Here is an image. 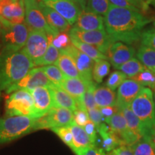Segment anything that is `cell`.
Here are the masks:
<instances>
[{"instance_id": "1", "label": "cell", "mask_w": 155, "mask_h": 155, "mask_svg": "<svg viewBox=\"0 0 155 155\" xmlns=\"http://www.w3.org/2000/svg\"><path fill=\"white\" fill-rule=\"evenodd\" d=\"M104 19V28L112 42L127 45L141 40L144 28L152 22L140 12L111 5Z\"/></svg>"}, {"instance_id": "2", "label": "cell", "mask_w": 155, "mask_h": 155, "mask_svg": "<svg viewBox=\"0 0 155 155\" xmlns=\"http://www.w3.org/2000/svg\"><path fill=\"white\" fill-rule=\"evenodd\" d=\"M35 67L24 50L0 54V90L6 91L18 82Z\"/></svg>"}, {"instance_id": "3", "label": "cell", "mask_w": 155, "mask_h": 155, "mask_svg": "<svg viewBox=\"0 0 155 155\" xmlns=\"http://www.w3.org/2000/svg\"><path fill=\"white\" fill-rule=\"evenodd\" d=\"M35 118L5 116L0 119V144L9 142L34 130Z\"/></svg>"}, {"instance_id": "4", "label": "cell", "mask_w": 155, "mask_h": 155, "mask_svg": "<svg viewBox=\"0 0 155 155\" xmlns=\"http://www.w3.org/2000/svg\"><path fill=\"white\" fill-rule=\"evenodd\" d=\"M131 109L138 117L143 128V134L155 124V107L152 91L142 87L130 104Z\"/></svg>"}, {"instance_id": "5", "label": "cell", "mask_w": 155, "mask_h": 155, "mask_svg": "<svg viewBox=\"0 0 155 155\" xmlns=\"http://www.w3.org/2000/svg\"><path fill=\"white\" fill-rule=\"evenodd\" d=\"M29 32L28 25L25 22L5 25L0 35L2 46V52L17 51L23 49L28 40Z\"/></svg>"}, {"instance_id": "6", "label": "cell", "mask_w": 155, "mask_h": 155, "mask_svg": "<svg viewBox=\"0 0 155 155\" xmlns=\"http://www.w3.org/2000/svg\"><path fill=\"white\" fill-rule=\"evenodd\" d=\"M5 107L6 116L33 117L34 101L29 91L22 89L13 92L6 101Z\"/></svg>"}, {"instance_id": "7", "label": "cell", "mask_w": 155, "mask_h": 155, "mask_svg": "<svg viewBox=\"0 0 155 155\" xmlns=\"http://www.w3.org/2000/svg\"><path fill=\"white\" fill-rule=\"evenodd\" d=\"M74 124L73 112L65 108L53 106L47 114L36 119L34 131L56 127H70Z\"/></svg>"}, {"instance_id": "8", "label": "cell", "mask_w": 155, "mask_h": 155, "mask_svg": "<svg viewBox=\"0 0 155 155\" xmlns=\"http://www.w3.org/2000/svg\"><path fill=\"white\" fill-rule=\"evenodd\" d=\"M25 7V19L30 30H38L45 32L48 36H55L58 34L50 28L42 14L39 0H23Z\"/></svg>"}, {"instance_id": "9", "label": "cell", "mask_w": 155, "mask_h": 155, "mask_svg": "<svg viewBox=\"0 0 155 155\" xmlns=\"http://www.w3.org/2000/svg\"><path fill=\"white\" fill-rule=\"evenodd\" d=\"M69 35L85 43L91 45L106 55L109 46L113 43L105 30L85 31L73 28L69 31Z\"/></svg>"}, {"instance_id": "10", "label": "cell", "mask_w": 155, "mask_h": 155, "mask_svg": "<svg viewBox=\"0 0 155 155\" xmlns=\"http://www.w3.org/2000/svg\"><path fill=\"white\" fill-rule=\"evenodd\" d=\"M49 44V39L45 32L30 30L23 50L28 54L34 64H35L45 55Z\"/></svg>"}, {"instance_id": "11", "label": "cell", "mask_w": 155, "mask_h": 155, "mask_svg": "<svg viewBox=\"0 0 155 155\" xmlns=\"http://www.w3.org/2000/svg\"><path fill=\"white\" fill-rule=\"evenodd\" d=\"M53 85V83L49 80L45 73L42 71L41 68H36L30 70L28 74L20 81L7 88L6 90V93L11 94L22 89L31 91L38 87H50Z\"/></svg>"}, {"instance_id": "12", "label": "cell", "mask_w": 155, "mask_h": 155, "mask_svg": "<svg viewBox=\"0 0 155 155\" xmlns=\"http://www.w3.org/2000/svg\"><path fill=\"white\" fill-rule=\"evenodd\" d=\"M0 19L4 26L24 22L23 0H0Z\"/></svg>"}, {"instance_id": "13", "label": "cell", "mask_w": 155, "mask_h": 155, "mask_svg": "<svg viewBox=\"0 0 155 155\" xmlns=\"http://www.w3.org/2000/svg\"><path fill=\"white\" fill-rule=\"evenodd\" d=\"M60 51L65 52L73 58L83 81L87 83L92 82V71L95 63L94 60L79 50L72 44Z\"/></svg>"}, {"instance_id": "14", "label": "cell", "mask_w": 155, "mask_h": 155, "mask_svg": "<svg viewBox=\"0 0 155 155\" xmlns=\"http://www.w3.org/2000/svg\"><path fill=\"white\" fill-rule=\"evenodd\" d=\"M30 92L33 98V117L35 119L44 116L54 106L53 95L50 87H38Z\"/></svg>"}, {"instance_id": "15", "label": "cell", "mask_w": 155, "mask_h": 155, "mask_svg": "<svg viewBox=\"0 0 155 155\" xmlns=\"http://www.w3.org/2000/svg\"><path fill=\"white\" fill-rule=\"evenodd\" d=\"M46 5L59 13L71 25L76 22L82 8L75 0L43 1Z\"/></svg>"}, {"instance_id": "16", "label": "cell", "mask_w": 155, "mask_h": 155, "mask_svg": "<svg viewBox=\"0 0 155 155\" xmlns=\"http://www.w3.org/2000/svg\"><path fill=\"white\" fill-rule=\"evenodd\" d=\"M135 55L134 48L121 42H113L109 46L106 54L110 63L116 69L122 64L132 59Z\"/></svg>"}, {"instance_id": "17", "label": "cell", "mask_w": 155, "mask_h": 155, "mask_svg": "<svg viewBox=\"0 0 155 155\" xmlns=\"http://www.w3.org/2000/svg\"><path fill=\"white\" fill-rule=\"evenodd\" d=\"M142 86L132 78L126 79L118 88L116 106L118 108L130 106L131 102L140 92Z\"/></svg>"}, {"instance_id": "18", "label": "cell", "mask_w": 155, "mask_h": 155, "mask_svg": "<svg viewBox=\"0 0 155 155\" xmlns=\"http://www.w3.org/2000/svg\"><path fill=\"white\" fill-rule=\"evenodd\" d=\"M105 122L108 124L114 132L119 137L121 141V146L127 145V146L132 147L136 144L134 139L129 133L127 128V121L121 111H118Z\"/></svg>"}, {"instance_id": "19", "label": "cell", "mask_w": 155, "mask_h": 155, "mask_svg": "<svg viewBox=\"0 0 155 155\" xmlns=\"http://www.w3.org/2000/svg\"><path fill=\"white\" fill-rule=\"evenodd\" d=\"M73 28L85 31L105 30L104 19L101 15L84 9L81 11Z\"/></svg>"}, {"instance_id": "20", "label": "cell", "mask_w": 155, "mask_h": 155, "mask_svg": "<svg viewBox=\"0 0 155 155\" xmlns=\"http://www.w3.org/2000/svg\"><path fill=\"white\" fill-rule=\"evenodd\" d=\"M39 5L48 24L53 30L58 33L69 30L71 25L59 13L46 5L42 0H39Z\"/></svg>"}, {"instance_id": "21", "label": "cell", "mask_w": 155, "mask_h": 155, "mask_svg": "<svg viewBox=\"0 0 155 155\" xmlns=\"http://www.w3.org/2000/svg\"><path fill=\"white\" fill-rule=\"evenodd\" d=\"M73 134V147L71 150L76 155H83L89 147L95 145L82 127L73 124L70 126Z\"/></svg>"}, {"instance_id": "22", "label": "cell", "mask_w": 155, "mask_h": 155, "mask_svg": "<svg viewBox=\"0 0 155 155\" xmlns=\"http://www.w3.org/2000/svg\"><path fill=\"white\" fill-rule=\"evenodd\" d=\"M119 111L121 112L127 121V128L131 137L136 143L143 138V128L141 121L131 109L130 106H126L119 108Z\"/></svg>"}, {"instance_id": "23", "label": "cell", "mask_w": 155, "mask_h": 155, "mask_svg": "<svg viewBox=\"0 0 155 155\" xmlns=\"http://www.w3.org/2000/svg\"><path fill=\"white\" fill-rule=\"evenodd\" d=\"M50 88L51 89L53 104L55 107L68 108L73 112L77 109L76 101L68 93L55 84L50 86Z\"/></svg>"}, {"instance_id": "24", "label": "cell", "mask_w": 155, "mask_h": 155, "mask_svg": "<svg viewBox=\"0 0 155 155\" xmlns=\"http://www.w3.org/2000/svg\"><path fill=\"white\" fill-rule=\"evenodd\" d=\"M97 131L101 137V140L100 141L101 144V148L106 152L108 153L111 152L116 147L121 146L119 138L109 126L102 123L100 127L97 129Z\"/></svg>"}, {"instance_id": "25", "label": "cell", "mask_w": 155, "mask_h": 155, "mask_svg": "<svg viewBox=\"0 0 155 155\" xmlns=\"http://www.w3.org/2000/svg\"><path fill=\"white\" fill-rule=\"evenodd\" d=\"M89 83L91 82L87 83L82 78H65L58 86L68 93L75 98V101H77L80 99L86 91Z\"/></svg>"}, {"instance_id": "26", "label": "cell", "mask_w": 155, "mask_h": 155, "mask_svg": "<svg viewBox=\"0 0 155 155\" xmlns=\"http://www.w3.org/2000/svg\"><path fill=\"white\" fill-rule=\"evenodd\" d=\"M55 65L59 68L66 78H82L73 58L65 52L61 51L59 58Z\"/></svg>"}, {"instance_id": "27", "label": "cell", "mask_w": 155, "mask_h": 155, "mask_svg": "<svg viewBox=\"0 0 155 155\" xmlns=\"http://www.w3.org/2000/svg\"><path fill=\"white\" fill-rule=\"evenodd\" d=\"M94 98L98 108L106 106H114L116 103V95L114 91L106 86L96 87Z\"/></svg>"}, {"instance_id": "28", "label": "cell", "mask_w": 155, "mask_h": 155, "mask_svg": "<svg viewBox=\"0 0 155 155\" xmlns=\"http://www.w3.org/2000/svg\"><path fill=\"white\" fill-rule=\"evenodd\" d=\"M70 38H71V37H70ZM71 44H72L73 46H75V48H78L79 50H81V52H83V53L86 54L87 55L89 56V57L94 60V61L101 59L108 60L107 56L104 55V53H102L101 52H100L96 47L91 45L85 43V42H81L80 40L73 38H71Z\"/></svg>"}, {"instance_id": "29", "label": "cell", "mask_w": 155, "mask_h": 155, "mask_svg": "<svg viewBox=\"0 0 155 155\" xmlns=\"http://www.w3.org/2000/svg\"><path fill=\"white\" fill-rule=\"evenodd\" d=\"M136 55L147 69L155 73V49L141 45Z\"/></svg>"}, {"instance_id": "30", "label": "cell", "mask_w": 155, "mask_h": 155, "mask_svg": "<svg viewBox=\"0 0 155 155\" xmlns=\"http://www.w3.org/2000/svg\"><path fill=\"white\" fill-rule=\"evenodd\" d=\"M53 37L48 36L50 44L48 46L47 51L45 52V55L42 56L40 60L35 64V66H45V65H49L55 64L59 58L61 51L55 48L53 44L51 43V40Z\"/></svg>"}, {"instance_id": "31", "label": "cell", "mask_w": 155, "mask_h": 155, "mask_svg": "<svg viewBox=\"0 0 155 155\" xmlns=\"http://www.w3.org/2000/svg\"><path fill=\"white\" fill-rule=\"evenodd\" d=\"M147 68L137 58H132L118 68V70L124 73L127 77L132 78L135 75L144 71Z\"/></svg>"}, {"instance_id": "32", "label": "cell", "mask_w": 155, "mask_h": 155, "mask_svg": "<svg viewBox=\"0 0 155 155\" xmlns=\"http://www.w3.org/2000/svg\"><path fill=\"white\" fill-rule=\"evenodd\" d=\"M111 63L107 60L101 59L95 61L92 71L93 79L96 83H101L103 79L109 73Z\"/></svg>"}, {"instance_id": "33", "label": "cell", "mask_w": 155, "mask_h": 155, "mask_svg": "<svg viewBox=\"0 0 155 155\" xmlns=\"http://www.w3.org/2000/svg\"><path fill=\"white\" fill-rule=\"evenodd\" d=\"M111 5L109 0H87L86 9L104 17Z\"/></svg>"}, {"instance_id": "34", "label": "cell", "mask_w": 155, "mask_h": 155, "mask_svg": "<svg viewBox=\"0 0 155 155\" xmlns=\"http://www.w3.org/2000/svg\"><path fill=\"white\" fill-rule=\"evenodd\" d=\"M40 68L49 80L56 86H59L62 81L66 78L59 68L55 65H45Z\"/></svg>"}, {"instance_id": "35", "label": "cell", "mask_w": 155, "mask_h": 155, "mask_svg": "<svg viewBox=\"0 0 155 155\" xmlns=\"http://www.w3.org/2000/svg\"><path fill=\"white\" fill-rule=\"evenodd\" d=\"M132 79L144 87L148 86L152 89L155 88V73L147 68L135 75Z\"/></svg>"}, {"instance_id": "36", "label": "cell", "mask_w": 155, "mask_h": 155, "mask_svg": "<svg viewBox=\"0 0 155 155\" xmlns=\"http://www.w3.org/2000/svg\"><path fill=\"white\" fill-rule=\"evenodd\" d=\"M134 155H155V147L142 138L133 145Z\"/></svg>"}, {"instance_id": "37", "label": "cell", "mask_w": 155, "mask_h": 155, "mask_svg": "<svg viewBox=\"0 0 155 155\" xmlns=\"http://www.w3.org/2000/svg\"><path fill=\"white\" fill-rule=\"evenodd\" d=\"M127 78L124 73L120 71H114L110 74L106 82V86L111 90L115 91L119 87L120 85Z\"/></svg>"}, {"instance_id": "38", "label": "cell", "mask_w": 155, "mask_h": 155, "mask_svg": "<svg viewBox=\"0 0 155 155\" xmlns=\"http://www.w3.org/2000/svg\"><path fill=\"white\" fill-rule=\"evenodd\" d=\"M51 43L58 50H62L65 49V48L68 47L70 45H71V40L69 33L68 34L67 32H59L55 36L53 37L51 40Z\"/></svg>"}, {"instance_id": "39", "label": "cell", "mask_w": 155, "mask_h": 155, "mask_svg": "<svg viewBox=\"0 0 155 155\" xmlns=\"http://www.w3.org/2000/svg\"><path fill=\"white\" fill-rule=\"evenodd\" d=\"M53 132H55L58 137L61 138L62 141L68 145L70 148L73 147V134L69 127H56L51 129Z\"/></svg>"}, {"instance_id": "40", "label": "cell", "mask_w": 155, "mask_h": 155, "mask_svg": "<svg viewBox=\"0 0 155 155\" xmlns=\"http://www.w3.org/2000/svg\"><path fill=\"white\" fill-rule=\"evenodd\" d=\"M140 40L141 45L155 49V29L150 28L144 30L141 34Z\"/></svg>"}, {"instance_id": "41", "label": "cell", "mask_w": 155, "mask_h": 155, "mask_svg": "<svg viewBox=\"0 0 155 155\" xmlns=\"http://www.w3.org/2000/svg\"><path fill=\"white\" fill-rule=\"evenodd\" d=\"M73 120L75 124L83 127L90 120L88 111L82 109H76L73 111Z\"/></svg>"}, {"instance_id": "42", "label": "cell", "mask_w": 155, "mask_h": 155, "mask_svg": "<svg viewBox=\"0 0 155 155\" xmlns=\"http://www.w3.org/2000/svg\"><path fill=\"white\" fill-rule=\"evenodd\" d=\"M88 114L89 116V119L94 124L96 127V129L100 127V125L102 123H104V121H105V119L103 116L102 114L101 113L99 108H96L88 110Z\"/></svg>"}, {"instance_id": "43", "label": "cell", "mask_w": 155, "mask_h": 155, "mask_svg": "<svg viewBox=\"0 0 155 155\" xmlns=\"http://www.w3.org/2000/svg\"><path fill=\"white\" fill-rule=\"evenodd\" d=\"M83 128L84 129L85 131H86L87 134H88L89 138L91 139V140L92 142L96 145V142L97 140V135H96L97 129L94 124L93 123L91 120H89L88 123H87Z\"/></svg>"}, {"instance_id": "44", "label": "cell", "mask_w": 155, "mask_h": 155, "mask_svg": "<svg viewBox=\"0 0 155 155\" xmlns=\"http://www.w3.org/2000/svg\"><path fill=\"white\" fill-rule=\"evenodd\" d=\"M107 155H134V149L131 146L122 145L108 152Z\"/></svg>"}, {"instance_id": "45", "label": "cell", "mask_w": 155, "mask_h": 155, "mask_svg": "<svg viewBox=\"0 0 155 155\" xmlns=\"http://www.w3.org/2000/svg\"><path fill=\"white\" fill-rule=\"evenodd\" d=\"M101 113L102 114L103 116L105 119V121L106 120L113 116L116 113L119 111V108L116 106H106V107L99 108Z\"/></svg>"}, {"instance_id": "46", "label": "cell", "mask_w": 155, "mask_h": 155, "mask_svg": "<svg viewBox=\"0 0 155 155\" xmlns=\"http://www.w3.org/2000/svg\"><path fill=\"white\" fill-rule=\"evenodd\" d=\"M109 2H111L112 5L116 6V7L129 9H131V10L140 12H141L140 10H139L138 9L136 8L135 7H134L132 5H131V4L129 3V2H127V0H109Z\"/></svg>"}, {"instance_id": "47", "label": "cell", "mask_w": 155, "mask_h": 155, "mask_svg": "<svg viewBox=\"0 0 155 155\" xmlns=\"http://www.w3.org/2000/svg\"><path fill=\"white\" fill-rule=\"evenodd\" d=\"M127 1L139 10H140L142 13L149 10V5L144 0H127Z\"/></svg>"}, {"instance_id": "48", "label": "cell", "mask_w": 155, "mask_h": 155, "mask_svg": "<svg viewBox=\"0 0 155 155\" xmlns=\"http://www.w3.org/2000/svg\"><path fill=\"white\" fill-rule=\"evenodd\" d=\"M143 138L146 139L155 147V124L144 131Z\"/></svg>"}, {"instance_id": "49", "label": "cell", "mask_w": 155, "mask_h": 155, "mask_svg": "<svg viewBox=\"0 0 155 155\" xmlns=\"http://www.w3.org/2000/svg\"><path fill=\"white\" fill-rule=\"evenodd\" d=\"M83 155H107V154L102 148L98 147L96 145H94L87 149Z\"/></svg>"}, {"instance_id": "50", "label": "cell", "mask_w": 155, "mask_h": 155, "mask_svg": "<svg viewBox=\"0 0 155 155\" xmlns=\"http://www.w3.org/2000/svg\"><path fill=\"white\" fill-rule=\"evenodd\" d=\"M75 1L81 6V7L82 8V10L83 9H86L87 0H75Z\"/></svg>"}, {"instance_id": "51", "label": "cell", "mask_w": 155, "mask_h": 155, "mask_svg": "<svg viewBox=\"0 0 155 155\" xmlns=\"http://www.w3.org/2000/svg\"><path fill=\"white\" fill-rule=\"evenodd\" d=\"M148 4V5H150V4H151V5H153L155 6V0H144Z\"/></svg>"}, {"instance_id": "52", "label": "cell", "mask_w": 155, "mask_h": 155, "mask_svg": "<svg viewBox=\"0 0 155 155\" xmlns=\"http://www.w3.org/2000/svg\"><path fill=\"white\" fill-rule=\"evenodd\" d=\"M3 28H4V25H3L2 22L1 21V19H0V35H1L2 32Z\"/></svg>"}, {"instance_id": "53", "label": "cell", "mask_w": 155, "mask_h": 155, "mask_svg": "<svg viewBox=\"0 0 155 155\" xmlns=\"http://www.w3.org/2000/svg\"><path fill=\"white\" fill-rule=\"evenodd\" d=\"M42 1H53V0H42Z\"/></svg>"}, {"instance_id": "54", "label": "cell", "mask_w": 155, "mask_h": 155, "mask_svg": "<svg viewBox=\"0 0 155 155\" xmlns=\"http://www.w3.org/2000/svg\"><path fill=\"white\" fill-rule=\"evenodd\" d=\"M154 29H155V20H154Z\"/></svg>"}, {"instance_id": "55", "label": "cell", "mask_w": 155, "mask_h": 155, "mask_svg": "<svg viewBox=\"0 0 155 155\" xmlns=\"http://www.w3.org/2000/svg\"><path fill=\"white\" fill-rule=\"evenodd\" d=\"M154 91H155V88H154Z\"/></svg>"}]
</instances>
